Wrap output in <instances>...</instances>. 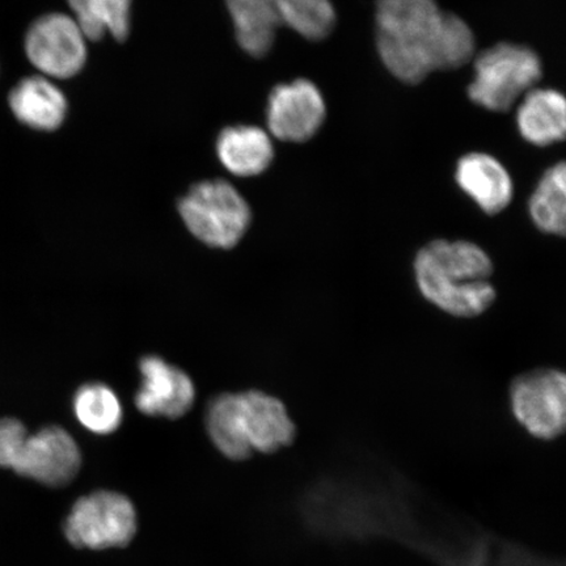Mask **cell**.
Masks as SVG:
<instances>
[{"label": "cell", "instance_id": "obj_17", "mask_svg": "<svg viewBox=\"0 0 566 566\" xmlns=\"http://www.w3.org/2000/svg\"><path fill=\"white\" fill-rule=\"evenodd\" d=\"M73 18L84 35L101 41L111 34L125 41L130 33L133 0H67Z\"/></svg>", "mask_w": 566, "mask_h": 566}, {"label": "cell", "instance_id": "obj_19", "mask_svg": "<svg viewBox=\"0 0 566 566\" xmlns=\"http://www.w3.org/2000/svg\"><path fill=\"white\" fill-rule=\"evenodd\" d=\"M210 440L226 458L244 460L252 450L240 424L239 394H222L210 401L207 412Z\"/></svg>", "mask_w": 566, "mask_h": 566}, {"label": "cell", "instance_id": "obj_11", "mask_svg": "<svg viewBox=\"0 0 566 566\" xmlns=\"http://www.w3.org/2000/svg\"><path fill=\"white\" fill-rule=\"evenodd\" d=\"M240 424L252 451L272 454L292 444L295 424L279 399L261 391L239 394Z\"/></svg>", "mask_w": 566, "mask_h": 566}, {"label": "cell", "instance_id": "obj_14", "mask_svg": "<svg viewBox=\"0 0 566 566\" xmlns=\"http://www.w3.org/2000/svg\"><path fill=\"white\" fill-rule=\"evenodd\" d=\"M9 102L13 116L35 130H56L66 118L65 94L44 75L21 80L10 92Z\"/></svg>", "mask_w": 566, "mask_h": 566}, {"label": "cell", "instance_id": "obj_20", "mask_svg": "<svg viewBox=\"0 0 566 566\" xmlns=\"http://www.w3.org/2000/svg\"><path fill=\"white\" fill-rule=\"evenodd\" d=\"M74 412L84 428L101 436L115 433L124 419L118 396L102 384H90L77 389Z\"/></svg>", "mask_w": 566, "mask_h": 566}, {"label": "cell", "instance_id": "obj_16", "mask_svg": "<svg viewBox=\"0 0 566 566\" xmlns=\"http://www.w3.org/2000/svg\"><path fill=\"white\" fill-rule=\"evenodd\" d=\"M521 136L535 146L566 139V97L555 90L527 92L516 112Z\"/></svg>", "mask_w": 566, "mask_h": 566}, {"label": "cell", "instance_id": "obj_2", "mask_svg": "<svg viewBox=\"0 0 566 566\" xmlns=\"http://www.w3.org/2000/svg\"><path fill=\"white\" fill-rule=\"evenodd\" d=\"M493 261L483 248L467 240L438 239L423 245L413 261L420 294L442 313L472 318L493 306Z\"/></svg>", "mask_w": 566, "mask_h": 566}, {"label": "cell", "instance_id": "obj_12", "mask_svg": "<svg viewBox=\"0 0 566 566\" xmlns=\"http://www.w3.org/2000/svg\"><path fill=\"white\" fill-rule=\"evenodd\" d=\"M457 182L486 214L495 216L511 205L513 180L501 163L483 153H472L459 160Z\"/></svg>", "mask_w": 566, "mask_h": 566}, {"label": "cell", "instance_id": "obj_13", "mask_svg": "<svg viewBox=\"0 0 566 566\" xmlns=\"http://www.w3.org/2000/svg\"><path fill=\"white\" fill-rule=\"evenodd\" d=\"M238 44L254 59L272 51L279 27L285 25V0H226Z\"/></svg>", "mask_w": 566, "mask_h": 566}, {"label": "cell", "instance_id": "obj_6", "mask_svg": "<svg viewBox=\"0 0 566 566\" xmlns=\"http://www.w3.org/2000/svg\"><path fill=\"white\" fill-rule=\"evenodd\" d=\"M511 408L531 437L552 441L566 434V373L534 369L516 377L511 387Z\"/></svg>", "mask_w": 566, "mask_h": 566}, {"label": "cell", "instance_id": "obj_4", "mask_svg": "<svg viewBox=\"0 0 566 566\" xmlns=\"http://www.w3.org/2000/svg\"><path fill=\"white\" fill-rule=\"evenodd\" d=\"M475 73L469 87L471 101L488 111L507 112L534 90L543 71L539 56L530 48L501 42L478 56Z\"/></svg>", "mask_w": 566, "mask_h": 566}, {"label": "cell", "instance_id": "obj_5", "mask_svg": "<svg viewBox=\"0 0 566 566\" xmlns=\"http://www.w3.org/2000/svg\"><path fill=\"white\" fill-rule=\"evenodd\" d=\"M65 533L73 546L88 549L124 547L137 533V513L125 495L101 491L76 501Z\"/></svg>", "mask_w": 566, "mask_h": 566}, {"label": "cell", "instance_id": "obj_1", "mask_svg": "<svg viewBox=\"0 0 566 566\" xmlns=\"http://www.w3.org/2000/svg\"><path fill=\"white\" fill-rule=\"evenodd\" d=\"M377 38L385 66L409 84L462 67L475 53L469 24L436 0H377Z\"/></svg>", "mask_w": 566, "mask_h": 566}, {"label": "cell", "instance_id": "obj_21", "mask_svg": "<svg viewBox=\"0 0 566 566\" xmlns=\"http://www.w3.org/2000/svg\"><path fill=\"white\" fill-rule=\"evenodd\" d=\"M23 422L17 419L0 420V469H11L28 438Z\"/></svg>", "mask_w": 566, "mask_h": 566}, {"label": "cell", "instance_id": "obj_10", "mask_svg": "<svg viewBox=\"0 0 566 566\" xmlns=\"http://www.w3.org/2000/svg\"><path fill=\"white\" fill-rule=\"evenodd\" d=\"M140 386L136 395L139 412L151 417L179 419L192 408L196 388L192 379L179 367L158 356L139 360Z\"/></svg>", "mask_w": 566, "mask_h": 566}, {"label": "cell", "instance_id": "obj_8", "mask_svg": "<svg viewBox=\"0 0 566 566\" xmlns=\"http://www.w3.org/2000/svg\"><path fill=\"white\" fill-rule=\"evenodd\" d=\"M325 116L327 106L322 92L307 80L280 84L269 96L268 129L282 142L302 144L315 137Z\"/></svg>", "mask_w": 566, "mask_h": 566}, {"label": "cell", "instance_id": "obj_15", "mask_svg": "<svg viewBox=\"0 0 566 566\" xmlns=\"http://www.w3.org/2000/svg\"><path fill=\"white\" fill-rule=\"evenodd\" d=\"M217 153L223 167L239 177L265 172L274 158L271 136L251 125L231 126L219 134Z\"/></svg>", "mask_w": 566, "mask_h": 566}, {"label": "cell", "instance_id": "obj_3", "mask_svg": "<svg viewBox=\"0 0 566 566\" xmlns=\"http://www.w3.org/2000/svg\"><path fill=\"white\" fill-rule=\"evenodd\" d=\"M179 212L200 242L222 250L235 247L252 221L250 205L224 180L197 182L181 198Z\"/></svg>", "mask_w": 566, "mask_h": 566}, {"label": "cell", "instance_id": "obj_7", "mask_svg": "<svg viewBox=\"0 0 566 566\" xmlns=\"http://www.w3.org/2000/svg\"><path fill=\"white\" fill-rule=\"evenodd\" d=\"M27 59L49 80H70L87 61V39L73 17L46 13L25 34Z\"/></svg>", "mask_w": 566, "mask_h": 566}, {"label": "cell", "instance_id": "obj_9", "mask_svg": "<svg viewBox=\"0 0 566 566\" xmlns=\"http://www.w3.org/2000/svg\"><path fill=\"white\" fill-rule=\"evenodd\" d=\"M81 465L74 438L65 429L48 427L28 436L12 470L44 485L63 486L74 480Z\"/></svg>", "mask_w": 566, "mask_h": 566}, {"label": "cell", "instance_id": "obj_18", "mask_svg": "<svg viewBox=\"0 0 566 566\" xmlns=\"http://www.w3.org/2000/svg\"><path fill=\"white\" fill-rule=\"evenodd\" d=\"M528 211L542 232L566 238V161L543 175L530 198Z\"/></svg>", "mask_w": 566, "mask_h": 566}]
</instances>
